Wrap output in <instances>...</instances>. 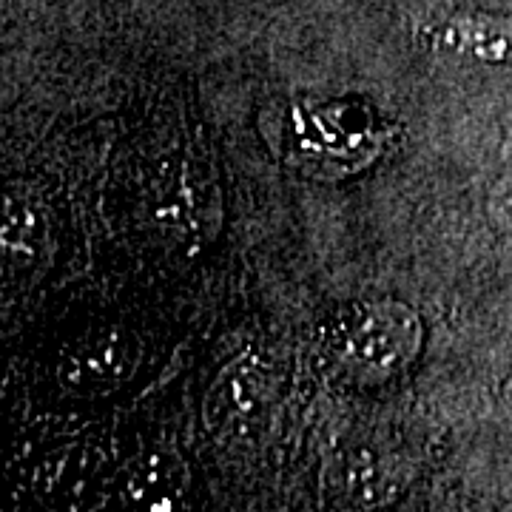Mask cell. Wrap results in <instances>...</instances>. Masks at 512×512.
I'll list each match as a JSON object with an SVG mask.
<instances>
[{
    "label": "cell",
    "mask_w": 512,
    "mask_h": 512,
    "mask_svg": "<svg viewBox=\"0 0 512 512\" xmlns=\"http://www.w3.org/2000/svg\"><path fill=\"white\" fill-rule=\"evenodd\" d=\"M421 330L416 316L404 305L379 302L353 311L336 333V350L350 365L370 373H387L402 367L416 348Z\"/></svg>",
    "instance_id": "6da1fadb"
},
{
    "label": "cell",
    "mask_w": 512,
    "mask_h": 512,
    "mask_svg": "<svg viewBox=\"0 0 512 512\" xmlns=\"http://www.w3.org/2000/svg\"><path fill=\"white\" fill-rule=\"evenodd\" d=\"M268 407V376L254 359H237L222 370L205 396V424L220 439H242Z\"/></svg>",
    "instance_id": "7a4b0ae2"
},
{
    "label": "cell",
    "mask_w": 512,
    "mask_h": 512,
    "mask_svg": "<svg viewBox=\"0 0 512 512\" xmlns=\"http://www.w3.org/2000/svg\"><path fill=\"white\" fill-rule=\"evenodd\" d=\"M134 362H137L134 339L120 330H103L80 339L66 353L60 365V382L83 396L106 393L120 382H126L134 370Z\"/></svg>",
    "instance_id": "3957f363"
},
{
    "label": "cell",
    "mask_w": 512,
    "mask_h": 512,
    "mask_svg": "<svg viewBox=\"0 0 512 512\" xmlns=\"http://www.w3.org/2000/svg\"><path fill=\"white\" fill-rule=\"evenodd\" d=\"M441 46L484 63H512V20L461 18L441 32Z\"/></svg>",
    "instance_id": "277c9868"
},
{
    "label": "cell",
    "mask_w": 512,
    "mask_h": 512,
    "mask_svg": "<svg viewBox=\"0 0 512 512\" xmlns=\"http://www.w3.org/2000/svg\"><path fill=\"white\" fill-rule=\"evenodd\" d=\"M183 487L185 470L168 453H151L126 478L128 501L148 510H171Z\"/></svg>",
    "instance_id": "5b68a950"
},
{
    "label": "cell",
    "mask_w": 512,
    "mask_h": 512,
    "mask_svg": "<svg viewBox=\"0 0 512 512\" xmlns=\"http://www.w3.org/2000/svg\"><path fill=\"white\" fill-rule=\"evenodd\" d=\"M336 484L350 498H370L379 493V487L384 484V467L379 453L367 450V447L345 453L336 467Z\"/></svg>",
    "instance_id": "8992f818"
},
{
    "label": "cell",
    "mask_w": 512,
    "mask_h": 512,
    "mask_svg": "<svg viewBox=\"0 0 512 512\" xmlns=\"http://www.w3.org/2000/svg\"><path fill=\"white\" fill-rule=\"evenodd\" d=\"M43 237V222L37 217L35 208L26 202H9L6 208V222H3V248L15 256H35Z\"/></svg>",
    "instance_id": "52a82bcc"
}]
</instances>
